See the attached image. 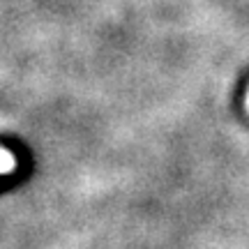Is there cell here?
I'll use <instances>...</instances> for the list:
<instances>
[{"mask_svg":"<svg viewBox=\"0 0 249 249\" xmlns=\"http://www.w3.org/2000/svg\"><path fill=\"white\" fill-rule=\"evenodd\" d=\"M14 169H17V160H14V155H12L7 148H0V176L12 173Z\"/></svg>","mask_w":249,"mask_h":249,"instance_id":"6da1fadb","label":"cell"},{"mask_svg":"<svg viewBox=\"0 0 249 249\" xmlns=\"http://www.w3.org/2000/svg\"><path fill=\"white\" fill-rule=\"evenodd\" d=\"M245 108H247V113H249V90H247V97H245Z\"/></svg>","mask_w":249,"mask_h":249,"instance_id":"7a4b0ae2","label":"cell"}]
</instances>
